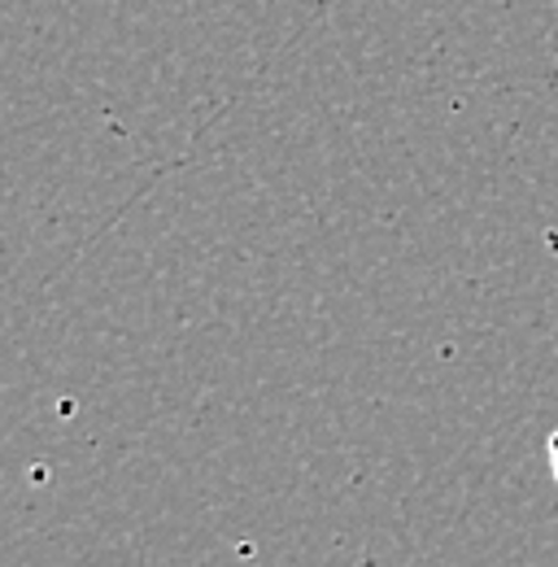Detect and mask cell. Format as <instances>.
I'll return each instance as SVG.
<instances>
[{"label":"cell","mask_w":558,"mask_h":567,"mask_svg":"<svg viewBox=\"0 0 558 567\" xmlns=\"http://www.w3.org/2000/svg\"><path fill=\"white\" fill-rule=\"evenodd\" d=\"M550 467H555V481H558V432L550 436Z\"/></svg>","instance_id":"6da1fadb"}]
</instances>
